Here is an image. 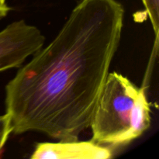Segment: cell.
Returning <instances> with one entry per match:
<instances>
[{
    "label": "cell",
    "instance_id": "6da1fadb",
    "mask_svg": "<svg viewBox=\"0 0 159 159\" xmlns=\"http://www.w3.org/2000/svg\"><path fill=\"white\" fill-rule=\"evenodd\" d=\"M116 0H81L55 38L6 86L12 133L75 141L90 127L124 24Z\"/></svg>",
    "mask_w": 159,
    "mask_h": 159
},
{
    "label": "cell",
    "instance_id": "7a4b0ae2",
    "mask_svg": "<svg viewBox=\"0 0 159 159\" xmlns=\"http://www.w3.org/2000/svg\"><path fill=\"white\" fill-rule=\"evenodd\" d=\"M151 124L145 89L117 72L109 73L92 118V141L107 147L126 145Z\"/></svg>",
    "mask_w": 159,
    "mask_h": 159
},
{
    "label": "cell",
    "instance_id": "3957f363",
    "mask_svg": "<svg viewBox=\"0 0 159 159\" xmlns=\"http://www.w3.org/2000/svg\"><path fill=\"white\" fill-rule=\"evenodd\" d=\"M44 40L38 28L24 20L8 25L0 31V72L20 67L43 48Z\"/></svg>",
    "mask_w": 159,
    "mask_h": 159
},
{
    "label": "cell",
    "instance_id": "277c9868",
    "mask_svg": "<svg viewBox=\"0 0 159 159\" xmlns=\"http://www.w3.org/2000/svg\"><path fill=\"white\" fill-rule=\"evenodd\" d=\"M112 157L110 148L93 141H59L38 143L30 158L33 159H107Z\"/></svg>",
    "mask_w": 159,
    "mask_h": 159
},
{
    "label": "cell",
    "instance_id": "5b68a950",
    "mask_svg": "<svg viewBox=\"0 0 159 159\" xmlns=\"http://www.w3.org/2000/svg\"><path fill=\"white\" fill-rule=\"evenodd\" d=\"M143 4L147 10L148 16L150 18L151 23L153 26L154 32L155 35V45L153 48V53L152 54L151 59L153 58L155 60V56L157 55L158 49V32H159V21H158V6H159V0H142Z\"/></svg>",
    "mask_w": 159,
    "mask_h": 159
},
{
    "label": "cell",
    "instance_id": "8992f818",
    "mask_svg": "<svg viewBox=\"0 0 159 159\" xmlns=\"http://www.w3.org/2000/svg\"><path fill=\"white\" fill-rule=\"evenodd\" d=\"M11 133H12L11 120L6 113V114L0 116V155Z\"/></svg>",
    "mask_w": 159,
    "mask_h": 159
},
{
    "label": "cell",
    "instance_id": "52a82bcc",
    "mask_svg": "<svg viewBox=\"0 0 159 159\" xmlns=\"http://www.w3.org/2000/svg\"><path fill=\"white\" fill-rule=\"evenodd\" d=\"M9 10L10 9L6 4V2H0V20L7 15Z\"/></svg>",
    "mask_w": 159,
    "mask_h": 159
},
{
    "label": "cell",
    "instance_id": "ba28073f",
    "mask_svg": "<svg viewBox=\"0 0 159 159\" xmlns=\"http://www.w3.org/2000/svg\"><path fill=\"white\" fill-rule=\"evenodd\" d=\"M0 2H6V0H0Z\"/></svg>",
    "mask_w": 159,
    "mask_h": 159
}]
</instances>
